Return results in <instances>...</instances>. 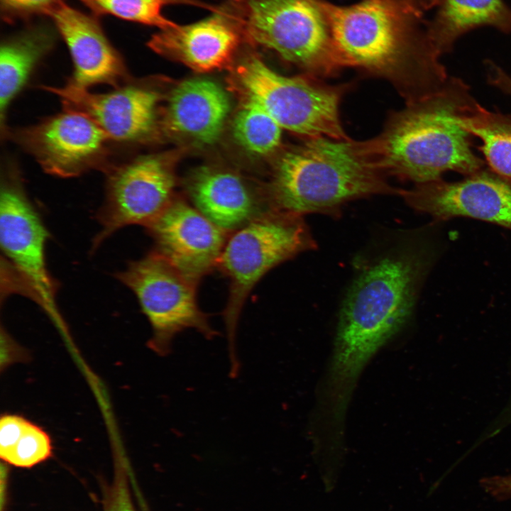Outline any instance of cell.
I'll list each match as a JSON object with an SVG mask.
<instances>
[{
	"mask_svg": "<svg viewBox=\"0 0 511 511\" xmlns=\"http://www.w3.org/2000/svg\"><path fill=\"white\" fill-rule=\"evenodd\" d=\"M426 261L420 251L402 248L353 280L339 313L329 370L328 394L336 402H348L367 363L409 320Z\"/></svg>",
	"mask_w": 511,
	"mask_h": 511,
	"instance_id": "obj_1",
	"label": "cell"
},
{
	"mask_svg": "<svg viewBox=\"0 0 511 511\" xmlns=\"http://www.w3.org/2000/svg\"><path fill=\"white\" fill-rule=\"evenodd\" d=\"M322 4L345 67L388 81L406 103L429 97L446 84L450 76L428 35L412 28L385 0Z\"/></svg>",
	"mask_w": 511,
	"mask_h": 511,
	"instance_id": "obj_2",
	"label": "cell"
},
{
	"mask_svg": "<svg viewBox=\"0 0 511 511\" xmlns=\"http://www.w3.org/2000/svg\"><path fill=\"white\" fill-rule=\"evenodd\" d=\"M436 17L427 33L437 53L452 50L467 32L491 26L511 33V9L503 0H440Z\"/></svg>",
	"mask_w": 511,
	"mask_h": 511,
	"instance_id": "obj_19",
	"label": "cell"
},
{
	"mask_svg": "<svg viewBox=\"0 0 511 511\" xmlns=\"http://www.w3.org/2000/svg\"><path fill=\"white\" fill-rule=\"evenodd\" d=\"M174 187V175L161 155L141 156L109 170L94 248L123 227H147L172 201Z\"/></svg>",
	"mask_w": 511,
	"mask_h": 511,
	"instance_id": "obj_11",
	"label": "cell"
},
{
	"mask_svg": "<svg viewBox=\"0 0 511 511\" xmlns=\"http://www.w3.org/2000/svg\"><path fill=\"white\" fill-rule=\"evenodd\" d=\"M103 511H138L135 506L127 472L119 465L111 481L101 482Z\"/></svg>",
	"mask_w": 511,
	"mask_h": 511,
	"instance_id": "obj_25",
	"label": "cell"
},
{
	"mask_svg": "<svg viewBox=\"0 0 511 511\" xmlns=\"http://www.w3.org/2000/svg\"><path fill=\"white\" fill-rule=\"evenodd\" d=\"M233 16L251 42L272 50L309 75H335L344 63L318 0H234Z\"/></svg>",
	"mask_w": 511,
	"mask_h": 511,
	"instance_id": "obj_6",
	"label": "cell"
},
{
	"mask_svg": "<svg viewBox=\"0 0 511 511\" xmlns=\"http://www.w3.org/2000/svg\"><path fill=\"white\" fill-rule=\"evenodd\" d=\"M114 89L96 94L70 82L63 87H43L60 99L65 109L88 116L111 141L135 143L148 139L155 130L159 94L131 82Z\"/></svg>",
	"mask_w": 511,
	"mask_h": 511,
	"instance_id": "obj_14",
	"label": "cell"
},
{
	"mask_svg": "<svg viewBox=\"0 0 511 511\" xmlns=\"http://www.w3.org/2000/svg\"><path fill=\"white\" fill-rule=\"evenodd\" d=\"M283 129L263 109L244 101L233 123L236 141L248 151L268 155L280 146Z\"/></svg>",
	"mask_w": 511,
	"mask_h": 511,
	"instance_id": "obj_23",
	"label": "cell"
},
{
	"mask_svg": "<svg viewBox=\"0 0 511 511\" xmlns=\"http://www.w3.org/2000/svg\"><path fill=\"white\" fill-rule=\"evenodd\" d=\"M66 43L74 64L72 84L89 89L97 84L118 87L128 75L122 57L105 35L95 17L62 0L48 13Z\"/></svg>",
	"mask_w": 511,
	"mask_h": 511,
	"instance_id": "obj_15",
	"label": "cell"
},
{
	"mask_svg": "<svg viewBox=\"0 0 511 511\" xmlns=\"http://www.w3.org/2000/svg\"><path fill=\"white\" fill-rule=\"evenodd\" d=\"M485 67L488 84L511 97V75L492 60L488 61Z\"/></svg>",
	"mask_w": 511,
	"mask_h": 511,
	"instance_id": "obj_27",
	"label": "cell"
},
{
	"mask_svg": "<svg viewBox=\"0 0 511 511\" xmlns=\"http://www.w3.org/2000/svg\"><path fill=\"white\" fill-rule=\"evenodd\" d=\"M316 248L302 216L271 211L234 231L227 239L217 267L229 280L223 312L231 375L238 373L236 331L246 300L271 269Z\"/></svg>",
	"mask_w": 511,
	"mask_h": 511,
	"instance_id": "obj_5",
	"label": "cell"
},
{
	"mask_svg": "<svg viewBox=\"0 0 511 511\" xmlns=\"http://www.w3.org/2000/svg\"><path fill=\"white\" fill-rule=\"evenodd\" d=\"M55 42L53 29L38 26L5 40L0 50L1 127L11 101Z\"/></svg>",
	"mask_w": 511,
	"mask_h": 511,
	"instance_id": "obj_20",
	"label": "cell"
},
{
	"mask_svg": "<svg viewBox=\"0 0 511 511\" xmlns=\"http://www.w3.org/2000/svg\"><path fill=\"white\" fill-rule=\"evenodd\" d=\"M96 15L109 14L117 18L162 29L176 23L162 11L170 4H191L207 7L197 0H79Z\"/></svg>",
	"mask_w": 511,
	"mask_h": 511,
	"instance_id": "obj_24",
	"label": "cell"
},
{
	"mask_svg": "<svg viewBox=\"0 0 511 511\" xmlns=\"http://www.w3.org/2000/svg\"><path fill=\"white\" fill-rule=\"evenodd\" d=\"M241 32L233 16L221 11L197 23L162 29L152 35L148 46L194 71L206 72L231 61Z\"/></svg>",
	"mask_w": 511,
	"mask_h": 511,
	"instance_id": "obj_16",
	"label": "cell"
},
{
	"mask_svg": "<svg viewBox=\"0 0 511 511\" xmlns=\"http://www.w3.org/2000/svg\"><path fill=\"white\" fill-rule=\"evenodd\" d=\"M498 491L505 500H511V474L502 476L498 480Z\"/></svg>",
	"mask_w": 511,
	"mask_h": 511,
	"instance_id": "obj_29",
	"label": "cell"
},
{
	"mask_svg": "<svg viewBox=\"0 0 511 511\" xmlns=\"http://www.w3.org/2000/svg\"><path fill=\"white\" fill-rule=\"evenodd\" d=\"M48 231L17 177L1 182L0 192V245L6 270L26 295L37 302L57 322V285L45 258Z\"/></svg>",
	"mask_w": 511,
	"mask_h": 511,
	"instance_id": "obj_9",
	"label": "cell"
},
{
	"mask_svg": "<svg viewBox=\"0 0 511 511\" xmlns=\"http://www.w3.org/2000/svg\"><path fill=\"white\" fill-rule=\"evenodd\" d=\"M12 138L48 173L70 177L105 168L107 134L88 116L71 109L15 131Z\"/></svg>",
	"mask_w": 511,
	"mask_h": 511,
	"instance_id": "obj_10",
	"label": "cell"
},
{
	"mask_svg": "<svg viewBox=\"0 0 511 511\" xmlns=\"http://www.w3.org/2000/svg\"><path fill=\"white\" fill-rule=\"evenodd\" d=\"M117 278L136 295L152 329L148 346L167 355L175 337L195 329L211 339L216 331L199 307L197 287L155 251L131 262Z\"/></svg>",
	"mask_w": 511,
	"mask_h": 511,
	"instance_id": "obj_8",
	"label": "cell"
},
{
	"mask_svg": "<svg viewBox=\"0 0 511 511\" xmlns=\"http://www.w3.org/2000/svg\"><path fill=\"white\" fill-rule=\"evenodd\" d=\"M456 121L480 140L479 148L488 167L511 181V113L488 110L475 100Z\"/></svg>",
	"mask_w": 511,
	"mask_h": 511,
	"instance_id": "obj_21",
	"label": "cell"
},
{
	"mask_svg": "<svg viewBox=\"0 0 511 511\" xmlns=\"http://www.w3.org/2000/svg\"><path fill=\"white\" fill-rule=\"evenodd\" d=\"M146 228L154 251L196 285L217 267L228 239L227 232L182 200L172 199Z\"/></svg>",
	"mask_w": 511,
	"mask_h": 511,
	"instance_id": "obj_13",
	"label": "cell"
},
{
	"mask_svg": "<svg viewBox=\"0 0 511 511\" xmlns=\"http://www.w3.org/2000/svg\"><path fill=\"white\" fill-rule=\"evenodd\" d=\"M316 78L282 75L251 56L238 66L234 79L244 101L260 106L282 129L307 139L350 138L339 115L348 85H329Z\"/></svg>",
	"mask_w": 511,
	"mask_h": 511,
	"instance_id": "obj_7",
	"label": "cell"
},
{
	"mask_svg": "<svg viewBox=\"0 0 511 511\" xmlns=\"http://www.w3.org/2000/svg\"><path fill=\"white\" fill-rule=\"evenodd\" d=\"M8 464L2 461L1 465V478H0V500L1 510L0 511H6L7 500V485L9 477Z\"/></svg>",
	"mask_w": 511,
	"mask_h": 511,
	"instance_id": "obj_28",
	"label": "cell"
},
{
	"mask_svg": "<svg viewBox=\"0 0 511 511\" xmlns=\"http://www.w3.org/2000/svg\"><path fill=\"white\" fill-rule=\"evenodd\" d=\"M413 209L439 219L464 216L511 229V181L489 167L458 181L439 179L403 189Z\"/></svg>",
	"mask_w": 511,
	"mask_h": 511,
	"instance_id": "obj_12",
	"label": "cell"
},
{
	"mask_svg": "<svg viewBox=\"0 0 511 511\" xmlns=\"http://www.w3.org/2000/svg\"><path fill=\"white\" fill-rule=\"evenodd\" d=\"M61 0H1V8L6 18L34 13L47 14Z\"/></svg>",
	"mask_w": 511,
	"mask_h": 511,
	"instance_id": "obj_26",
	"label": "cell"
},
{
	"mask_svg": "<svg viewBox=\"0 0 511 511\" xmlns=\"http://www.w3.org/2000/svg\"><path fill=\"white\" fill-rule=\"evenodd\" d=\"M439 1H440V0H422V3H423L424 5H426V6H429V5H431V4H434V3L436 2V1H439Z\"/></svg>",
	"mask_w": 511,
	"mask_h": 511,
	"instance_id": "obj_30",
	"label": "cell"
},
{
	"mask_svg": "<svg viewBox=\"0 0 511 511\" xmlns=\"http://www.w3.org/2000/svg\"><path fill=\"white\" fill-rule=\"evenodd\" d=\"M49 435L39 426L18 414L0 419V457L9 466L30 468L51 457Z\"/></svg>",
	"mask_w": 511,
	"mask_h": 511,
	"instance_id": "obj_22",
	"label": "cell"
},
{
	"mask_svg": "<svg viewBox=\"0 0 511 511\" xmlns=\"http://www.w3.org/2000/svg\"><path fill=\"white\" fill-rule=\"evenodd\" d=\"M475 99L468 84L450 76L441 90L391 114L380 134L369 139L379 167L387 176L415 184L441 179L446 172L467 176L485 167L472 149L471 135L456 121Z\"/></svg>",
	"mask_w": 511,
	"mask_h": 511,
	"instance_id": "obj_3",
	"label": "cell"
},
{
	"mask_svg": "<svg viewBox=\"0 0 511 511\" xmlns=\"http://www.w3.org/2000/svg\"><path fill=\"white\" fill-rule=\"evenodd\" d=\"M379 167L369 140L309 138L283 153L270 187L273 210L336 216L346 203L375 194L402 195Z\"/></svg>",
	"mask_w": 511,
	"mask_h": 511,
	"instance_id": "obj_4",
	"label": "cell"
},
{
	"mask_svg": "<svg viewBox=\"0 0 511 511\" xmlns=\"http://www.w3.org/2000/svg\"><path fill=\"white\" fill-rule=\"evenodd\" d=\"M230 109L227 93L205 79L182 82L172 92L164 124L170 133L201 145L219 138Z\"/></svg>",
	"mask_w": 511,
	"mask_h": 511,
	"instance_id": "obj_17",
	"label": "cell"
},
{
	"mask_svg": "<svg viewBox=\"0 0 511 511\" xmlns=\"http://www.w3.org/2000/svg\"><path fill=\"white\" fill-rule=\"evenodd\" d=\"M192 206L227 233L273 211L239 176L226 171L203 170L187 186Z\"/></svg>",
	"mask_w": 511,
	"mask_h": 511,
	"instance_id": "obj_18",
	"label": "cell"
}]
</instances>
